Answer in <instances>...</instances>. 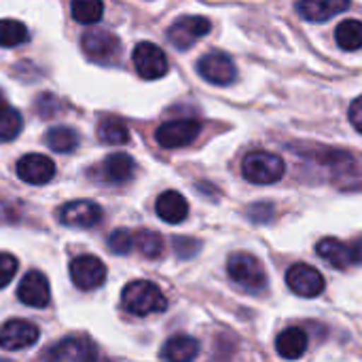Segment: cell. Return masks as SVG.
Masks as SVG:
<instances>
[{
  "instance_id": "cell-1",
  "label": "cell",
  "mask_w": 362,
  "mask_h": 362,
  "mask_svg": "<svg viewBox=\"0 0 362 362\" xmlns=\"http://www.w3.org/2000/svg\"><path fill=\"white\" fill-rule=\"evenodd\" d=\"M121 303L134 316H148L168 308V299L163 297L159 286L148 280L129 282L121 293Z\"/></svg>"
},
{
  "instance_id": "cell-2",
  "label": "cell",
  "mask_w": 362,
  "mask_h": 362,
  "mask_svg": "<svg viewBox=\"0 0 362 362\" xmlns=\"http://www.w3.org/2000/svg\"><path fill=\"white\" fill-rule=\"evenodd\" d=\"M242 174L252 185H274L284 176V161L274 153L252 151L242 161Z\"/></svg>"
},
{
  "instance_id": "cell-3",
  "label": "cell",
  "mask_w": 362,
  "mask_h": 362,
  "mask_svg": "<svg viewBox=\"0 0 362 362\" xmlns=\"http://www.w3.org/2000/svg\"><path fill=\"white\" fill-rule=\"evenodd\" d=\"M227 274L238 286L246 288L248 293H259L267 286V276L263 272V265L259 263V259L246 252H235L229 257Z\"/></svg>"
},
{
  "instance_id": "cell-4",
  "label": "cell",
  "mask_w": 362,
  "mask_h": 362,
  "mask_svg": "<svg viewBox=\"0 0 362 362\" xmlns=\"http://www.w3.org/2000/svg\"><path fill=\"white\" fill-rule=\"evenodd\" d=\"M212 23L202 17V15H187V17H180L172 23V28L168 30V38L170 42L180 49V51H187L191 49L199 38H204L208 32H210Z\"/></svg>"
},
{
  "instance_id": "cell-5",
  "label": "cell",
  "mask_w": 362,
  "mask_h": 362,
  "mask_svg": "<svg viewBox=\"0 0 362 362\" xmlns=\"http://www.w3.org/2000/svg\"><path fill=\"white\" fill-rule=\"evenodd\" d=\"M202 132V123L195 119H176L157 127L155 138L163 148H180L191 144Z\"/></svg>"
},
{
  "instance_id": "cell-6",
  "label": "cell",
  "mask_w": 362,
  "mask_h": 362,
  "mask_svg": "<svg viewBox=\"0 0 362 362\" xmlns=\"http://www.w3.org/2000/svg\"><path fill=\"white\" fill-rule=\"evenodd\" d=\"M70 278H72L74 286H78L81 291H93L104 284L106 267L98 257L81 255V257L72 259V263H70Z\"/></svg>"
},
{
  "instance_id": "cell-7",
  "label": "cell",
  "mask_w": 362,
  "mask_h": 362,
  "mask_svg": "<svg viewBox=\"0 0 362 362\" xmlns=\"http://www.w3.org/2000/svg\"><path fill=\"white\" fill-rule=\"evenodd\" d=\"M286 284H288V288L295 295L305 297V299L318 297L325 291V278H322V274L316 267L308 265V263L293 265L286 272Z\"/></svg>"
},
{
  "instance_id": "cell-8",
  "label": "cell",
  "mask_w": 362,
  "mask_h": 362,
  "mask_svg": "<svg viewBox=\"0 0 362 362\" xmlns=\"http://www.w3.org/2000/svg\"><path fill=\"white\" fill-rule=\"evenodd\" d=\"M134 66L142 78L155 81L168 72V57L165 53L153 42H138L134 49Z\"/></svg>"
},
{
  "instance_id": "cell-9",
  "label": "cell",
  "mask_w": 362,
  "mask_h": 362,
  "mask_svg": "<svg viewBox=\"0 0 362 362\" xmlns=\"http://www.w3.org/2000/svg\"><path fill=\"white\" fill-rule=\"evenodd\" d=\"M47 362H95V348L85 337H68L45 354Z\"/></svg>"
},
{
  "instance_id": "cell-10",
  "label": "cell",
  "mask_w": 362,
  "mask_h": 362,
  "mask_svg": "<svg viewBox=\"0 0 362 362\" xmlns=\"http://www.w3.org/2000/svg\"><path fill=\"white\" fill-rule=\"evenodd\" d=\"M38 339V327L30 320H8L0 329V348L15 352L34 346Z\"/></svg>"
},
{
  "instance_id": "cell-11",
  "label": "cell",
  "mask_w": 362,
  "mask_h": 362,
  "mask_svg": "<svg viewBox=\"0 0 362 362\" xmlns=\"http://www.w3.org/2000/svg\"><path fill=\"white\" fill-rule=\"evenodd\" d=\"M197 70L208 83H214V85H229L235 81V64L231 62L229 55H225L221 51L206 53L199 59Z\"/></svg>"
},
{
  "instance_id": "cell-12",
  "label": "cell",
  "mask_w": 362,
  "mask_h": 362,
  "mask_svg": "<svg viewBox=\"0 0 362 362\" xmlns=\"http://www.w3.org/2000/svg\"><path fill=\"white\" fill-rule=\"evenodd\" d=\"M17 176L28 185H47L55 176V163L47 155L30 153L17 161Z\"/></svg>"
},
{
  "instance_id": "cell-13",
  "label": "cell",
  "mask_w": 362,
  "mask_h": 362,
  "mask_svg": "<svg viewBox=\"0 0 362 362\" xmlns=\"http://www.w3.org/2000/svg\"><path fill=\"white\" fill-rule=\"evenodd\" d=\"M81 45H83V51L95 62H110L121 51L119 38L115 34L106 32V30H89V32H85Z\"/></svg>"
},
{
  "instance_id": "cell-14",
  "label": "cell",
  "mask_w": 362,
  "mask_h": 362,
  "mask_svg": "<svg viewBox=\"0 0 362 362\" xmlns=\"http://www.w3.org/2000/svg\"><path fill=\"white\" fill-rule=\"evenodd\" d=\"M17 299L28 308H47L51 301L49 282L40 272H28L17 288Z\"/></svg>"
},
{
  "instance_id": "cell-15",
  "label": "cell",
  "mask_w": 362,
  "mask_h": 362,
  "mask_svg": "<svg viewBox=\"0 0 362 362\" xmlns=\"http://www.w3.org/2000/svg\"><path fill=\"white\" fill-rule=\"evenodd\" d=\"M100 218H102L100 206L89 199H74L59 210V221L68 227L87 229V227L98 225Z\"/></svg>"
},
{
  "instance_id": "cell-16",
  "label": "cell",
  "mask_w": 362,
  "mask_h": 362,
  "mask_svg": "<svg viewBox=\"0 0 362 362\" xmlns=\"http://www.w3.org/2000/svg\"><path fill=\"white\" fill-rule=\"evenodd\" d=\"M134 170H136V163L129 155L112 153L100 165V176L108 185H125L134 178Z\"/></svg>"
},
{
  "instance_id": "cell-17",
  "label": "cell",
  "mask_w": 362,
  "mask_h": 362,
  "mask_svg": "<svg viewBox=\"0 0 362 362\" xmlns=\"http://www.w3.org/2000/svg\"><path fill=\"white\" fill-rule=\"evenodd\" d=\"M348 0H303L297 4V11L308 21H327L337 13L348 11Z\"/></svg>"
},
{
  "instance_id": "cell-18",
  "label": "cell",
  "mask_w": 362,
  "mask_h": 362,
  "mask_svg": "<svg viewBox=\"0 0 362 362\" xmlns=\"http://www.w3.org/2000/svg\"><path fill=\"white\" fill-rule=\"evenodd\" d=\"M155 210H157V216L170 225H178L187 218L189 214V204L187 199L176 193V191H165L157 197V204H155Z\"/></svg>"
},
{
  "instance_id": "cell-19",
  "label": "cell",
  "mask_w": 362,
  "mask_h": 362,
  "mask_svg": "<svg viewBox=\"0 0 362 362\" xmlns=\"http://www.w3.org/2000/svg\"><path fill=\"white\" fill-rule=\"evenodd\" d=\"M316 252L318 257L329 263L331 267L335 269H348L352 265V259H350V246L344 244L341 240L337 238H325L316 244Z\"/></svg>"
},
{
  "instance_id": "cell-20",
  "label": "cell",
  "mask_w": 362,
  "mask_h": 362,
  "mask_svg": "<svg viewBox=\"0 0 362 362\" xmlns=\"http://www.w3.org/2000/svg\"><path fill=\"white\" fill-rule=\"evenodd\" d=\"M276 350L286 361L301 358L308 350V333L299 327H291V329L282 331L276 341Z\"/></svg>"
},
{
  "instance_id": "cell-21",
  "label": "cell",
  "mask_w": 362,
  "mask_h": 362,
  "mask_svg": "<svg viewBox=\"0 0 362 362\" xmlns=\"http://www.w3.org/2000/svg\"><path fill=\"white\" fill-rule=\"evenodd\" d=\"M199 354V344L197 339L189 335H174L172 339L165 341L161 356L168 362H193Z\"/></svg>"
},
{
  "instance_id": "cell-22",
  "label": "cell",
  "mask_w": 362,
  "mask_h": 362,
  "mask_svg": "<svg viewBox=\"0 0 362 362\" xmlns=\"http://www.w3.org/2000/svg\"><path fill=\"white\" fill-rule=\"evenodd\" d=\"M98 136H100V140L104 144H110V146H119V144H127L129 142V129L117 117L102 119L100 125H98Z\"/></svg>"
},
{
  "instance_id": "cell-23",
  "label": "cell",
  "mask_w": 362,
  "mask_h": 362,
  "mask_svg": "<svg viewBox=\"0 0 362 362\" xmlns=\"http://www.w3.org/2000/svg\"><path fill=\"white\" fill-rule=\"evenodd\" d=\"M47 144L55 153H72L78 146V134L72 127L57 125L47 132Z\"/></svg>"
},
{
  "instance_id": "cell-24",
  "label": "cell",
  "mask_w": 362,
  "mask_h": 362,
  "mask_svg": "<svg viewBox=\"0 0 362 362\" xmlns=\"http://www.w3.org/2000/svg\"><path fill=\"white\" fill-rule=\"evenodd\" d=\"M337 45L346 51H358L362 47V21L358 19H346L335 30Z\"/></svg>"
},
{
  "instance_id": "cell-25",
  "label": "cell",
  "mask_w": 362,
  "mask_h": 362,
  "mask_svg": "<svg viewBox=\"0 0 362 362\" xmlns=\"http://www.w3.org/2000/svg\"><path fill=\"white\" fill-rule=\"evenodd\" d=\"M134 246L144 259H157L163 252V238L157 231L151 229H140L134 235Z\"/></svg>"
},
{
  "instance_id": "cell-26",
  "label": "cell",
  "mask_w": 362,
  "mask_h": 362,
  "mask_svg": "<svg viewBox=\"0 0 362 362\" xmlns=\"http://www.w3.org/2000/svg\"><path fill=\"white\" fill-rule=\"evenodd\" d=\"M23 127V119L19 115V110L11 108L8 104H4L0 108V142H11L19 136Z\"/></svg>"
},
{
  "instance_id": "cell-27",
  "label": "cell",
  "mask_w": 362,
  "mask_h": 362,
  "mask_svg": "<svg viewBox=\"0 0 362 362\" xmlns=\"http://www.w3.org/2000/svg\"><path fill=\"white\" fill-rule=\"evenodd\" d=\"M30 38L25 25L15 19H0V47H17Z\"/></svg>"
},
{
  "instance_id": "cell-28",
  "label": "cell",
  "mask_w": 362,
  "mask_h": 362,
  "mask_svg": "<svg viewBox=\"0 0 362 362\" xmlns=\"http://www.w3.org/2000/svg\"><path fill=\"white\" fill-rule=\"evenodd\" d=\"M104 15V4L95 0H78L72 2V17L78 23H95Z\"/></svg>"
},
{
  "instance_id": "cell-29",
  "label": "cell",
  "mask_w": 362,
  "mask_h": 362,
  "mask_svg": "<svg viewBox=\"0 0 362 362\" xmlns=\"http://www.w3.org/2000/svg\"><path fill=\"white\" fill-rule=\"evenodd\" d=\"M108 248L115 255H127L134 248V233L129 229H117L108 238Z\"/></svg>"
},
{
  "instance_id": "cell-30",
  "label": "cell",
  "mask_w": 362,
  "mask_h": 362,
  "mask_svg": "<svg viewBox=\"0 0 362 362\" xmlns=\"http://www.w3.org/2000/svg\"><path fill=\"white\" fill-rule=\"evenodd\" d=\"M17 274V259L6 255V252H0V288H4Z\"/></svg>"
},
{
  "instance_id": "cell-31",
  "label": "cell",
  "mask_w": 362,
  "mask_h": 362,
  "mask_svg": "<svg viewBox=\"0 0 362 362\" xmlns=\"http://www.w3.org/2000/svg\"><path fill=\"white\" fill-rule=\"evenodd\" d=\"M57 110H59V102H57L51 93L38 95V100H36V112H38L40 117L49 119V117H53Z\"/></svg>"
},
{
  "instance_id": "cell-32",
  "label": "cell",
  "mask_w": 362,
  "mask_h": 362,
  "mask_svg": "<svg viewBox=\"0 0 362 362\" xmlns=\"http://www.w3.org/2000/svg\"><path fill=\"white\" fill-rule=\"evenodd\" d=\"M174 246H176V252L180 257H193L197 252V248H199V244L195 240H189V238H178L174 242Z\"/></svg>"
},
{
  "instance_id": "cell-33",
  "label": "cell",
  "mask_w": 362,
  "mask_h": 362,
  "mask_svg": "<svg viewBox=\"0 0 362 362\" xmlns=\"http://www.w3.org/2000/svg\"><path fill=\"white\" fill-rule=\"evenodd\" d=\"M350 121H352V125L362 134V95L356 98L352 102V106H350Z\"/></svg>"
},
{
  "instance_id": "cell-34",
  "label": "cell",
  "mask_w": 362,
  "mask_h": 362,
  "mask_svg": "<svg viewBox=\"0 0 362 362\" xmlns=\"http://www.w3.org/2000/svg\"><path fill=\"white\" fill-rule=\"evenodd\" d=\"M350 259L352 263H362V238L350 244Z\"/></svg>"
}]
</instances>
